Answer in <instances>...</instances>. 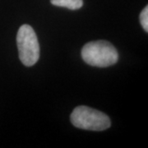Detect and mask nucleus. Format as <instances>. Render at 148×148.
<instances>
[{"instance_id": "obj_4", "label": "nucleus", "mask_w": 148, "mask_h": 148, "mask_svg": "<svg viewBox=\"0 0 148 148\" xmlns=\"http://www.w3.org/2000/svg\"><path fill=\"white\" fill-rule=\"evenodd\" d=\"M50 3L54 6L66 8L71 10H77L83 5V0H50Z\"/></svg>"}, {"instance_id": "obj_3", "label": "nucleus", "mask_w": 148, "mask_h": 148, "mask_svg": "<svg viewBox=\"0 0 148 148\" xmlns=\"http://www.w3.org/2000/svg\"><path fill=\"white\" fill-rule=\"evenodd\" d=\"M19 58L27 67L36 64L40 58V45L36 34L31 26L22 25L16 35Z\"/></svg>"}, {"instance_id": "obj_2", "label": "nucleus", "mask_w": 148, "mask_h": 148, "mask_svg": "<svg viewBox=\"0 0 148 148\" xmlns=\"http://www.w3.org/2000/svg\"><path fill=\"white\" fill-rule=\"evenodd\" d=\"M70 119L76 127L90 131H103L111 125L110 119L106 114L84 106L75 108Z\"/></svg>"}, {"instance_id": "obj_1", "label": "nucleus", "mask_w": 148, "mask_h": 148, "mask_svg": "<svg viewBox=\"0 0 148 148\" xmlns=\"http://www.w3.org/2000/svg\"><path fill=\"white\" fill-rule=\"evenodd\" d=\"M82 58L90 66L106 68L116 64L119 53L110 42L97 40L85 45L82 49Z\"/></svg>"}, {"instance_id": "obj_5", "label": "nucleus", "mask_w": 148, "mask_h": 148, "mask_svg": "<svg viewBox=\"0 0 148 148\" xmlns=\"http://www.w3.org/2000/svg\"><path fill=\"white\" fill-rule=\"evenodd\" d=\"M140 23L145 32H148V7L146 6L140 14Z\"/></svg>"}]
</instances>
